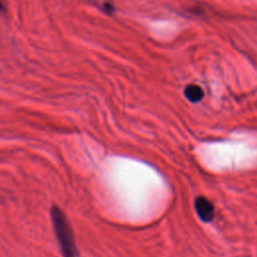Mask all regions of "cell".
Listing matches in <instances>:
<instances>
[{
  "mask_svg": "<svg viewBox=\"0 0 257 257\" xmlns=\"http://www.w3.org/2000/svg\"><path fill=\"white\" fill-rule=\"evenodd\" d=\"M50 219L62 256L79 257L73 230L65 213L57 205L50 208Z\"/></svg>",
  "mask_w": 257,
  "mask_h": 257,
  "instance_id": "cell-1",
  "label": "cell"
},
{
  "mask_svg": "<svg viewBox=\"0 0 257 257\" xmlns=\"http://www.w3.org/2000/svg\"><path fill=\"white\" fill-rule=\"evenodd\" d=\"M195 209L198 217L205 223H209L214 219V205L205 197H197L195 200Z\"/></svg>",
  "mask_w": 257,
  "mask_h": 257,
  "instance_id": "cell-2",
  "label": "cell"
},
{
  "mask_svg": "<svg viewBox=\"0 0 257 257\" xmlns=\"http://www.w3.org/2000/svg\"><path fill=\"white\" fill-rule=\"evenodd\" d=\"M186 98L191 102H198L204 97V90L197 84H189L184 89Z\"/></svg>",
  "mask_w": 257,
  "mask_h": 257,
  "instance_id": "cell-3",
  "label": "cell"
},
{
  "mask_svg": "<svg viewBox=\"0 0 257 257\" xmlns=\"http://www.w3.org/2000/svg\"><path fill=\"white\" fill-rule=\"evenodd\" d=\"M102 10H103L106 14L111 15V14L114 12V7H113V5H112L110 2H105V3H103V5H102Z\"/></svg>",
  "mask_w": 257,
  "mask_h": 257,
  "instance_id": "cell-4",
  "label": "cell"
},
{
  "mask_svg": "<svg viewBox=\"0 0 257 257\" xmlns=\"http://www.w3.org/2000/svg\"><path fill=\"white\" fill-rule=\"evenodd\" d=\"M5 10V6L3 4V1L0 0V11H4Z\"/></svg>",
  "mask_w": 257,
  "mask_h": 257,
  "instance_id": "cell-5",
  "label": "cell"
}]
</instances>
